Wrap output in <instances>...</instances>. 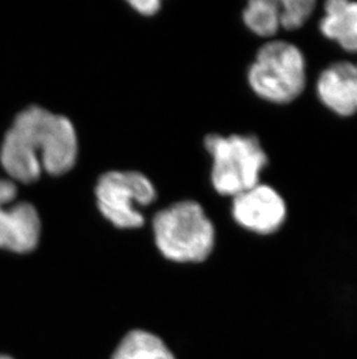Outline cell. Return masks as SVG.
I'll return each instance as SVG.
<instances>
[{
	"mask_svg": "<svg viewBox=\"0 0 357 359\" xmlns=\"http://www.w3.org/2000/svg\"><path fill=\"white\" fill-rule=\"evenodd\" d=\"M78 156L77 133L64 116L31 106L18 114L1 146L0 162L8 176L31 184L42 172L61 176Z\"/></svg>",
	"mask_w": 357,
	"mask_h": 359,
	"instance_id": "cell-1",
	"label": "cell"
},
{
	"mask_svg": "<svg viewBox=\"0 0 357 359\" xmlns=\"http://www.w3.org/2000/svg\"><path fill=\"white\" fill-rule=\"evenodd\" d=\"M247 81L260 99L289 105L303 95L307 81L303 51L289 41L270 40L259 48L247 72Z\"/></svg>",
	"mask_w": 357,
	"mask_h": 359,
	"instance_id": "cell-2",
	"label": "cell"
},
{
	"mask_svg": "<svg viewBox=\"0 0 357 359\" xmlns=\"http://www.w3.org/2000/svg\"><path fill=\"white\" fill-rule=\"evenodd\" d=\"M153 234L159 250L174 262H202L215 247V227L202 206L180 201L155 214Z\"/></svg>",
	"mask_w": 357,
	"mask_h": 359,
	"instance_id": "cell-3",
	"label": "cell"
},
{
	"mask_svg": "<svg viewBox=\"0 0 357 359\" xmlns=\"http://www.w3.org/2000/svg\"><path fill=\"white\" fill-rule=\"evenodd\" d=\"M213 158L211 182L219 194L236 197L260 183L270 160L255 135H208L204 140Z\"/></svg>",
	"mask_w": 357,
	"mask_h": 359,
	"instance_id": "cell-4",
	"label": "cell"
},
{
	"mask_svg": "<svg viewBox=\"0 0 357 359\" xmlns=\"http://www.w3.org/2000/svg\"><path fill=\"white\" fill-rule=\"evenodd\" d=\"M95 197L102 215L115 227H142L144 217L139 207L148 206L157 198L151 180L137 171H109L99 178Z\"/></svg>",
	"mask_w": 357,
	"mask_h": 359,
	"instance_id": "cell-5",
	"label": "cell"
},
{
	"mask_svg": "<svg viewBox=\"0 0 357 359\" xmlns=\"http://www.w3.org/2000/svg\"><path fill=\"white\" fill-rule=\"evenodd\" d=\"M232 217L244 229L270 236L276 234L286 224L288 207L279 191L259 183L233 197Z\"/></svg>",
	"mask_w": 357,
	"mask_h": 359,
	"instance_id": "cell-6",
	"label": "cell"
},
{
	"mask_svg": "<svg viewBox=\"0 0 357 359\" xmlns=\"http://www.w3.org/2000/svg\"><path fill=\"white\" fill-rule=\"evenodd\" d=\"M17 187L0 180V248L14 252H31L41 234L40 215L31 203H15Z\"/></svg>",
	"mask_w": 357,
	"mask_h": 359,
	"instance_id": "cell-7",
	"label": "cell"
},
{
	"mask_svg": "<svg viewBox=\"0 0 357 359\" xmlns=\"http://www.w3.org/2000/svg\"><path fill=\"white\" fill-rule=\"evenodd\" d=\"M319 102L341 118L357 114V63L337 61L323 69L316 81Z\"/></svg>",
	"mask_w": 357,
	"mask_h": 359,
	"instance_id": "cell-8",
	"label": "cell"
},
{
	"mask_svg": "<svg viewBox=\"0 0 357 359\" xmlns=\"http://www.w3.org/2000/svg\"><path fill=\"white\" fill-rule=\"evenodd\" d=\"M319 32L346 53L357 54V1L328 0L323 4Z\"/></svg>",
	"mask_w": 357,
	"mask_h": 359,
	"instance_id": "cell-9",
	"label": "cell"
},
{
	"mask_svg": "<svg viewBox=\"0 0 357 359\" xmlns=\"http://www.w3.org/2000/svg\"><path fill=\"white\" fill-rule=\"evenodd\" d=\"M113 359H176L162 339L143 330L129 332Z\"/></svg>",
	"mask_w": 357,
	"mask_h": 359,
	"instance_id": "cell-10",
	"label": "cell"
},
{
	"mask_svg": "<svg viewBox=\"0 0 357 359\" xmlns=\"http://www.w3.org/2000/svg\"><path fill=\"white\" fill-rule=\"evenodd\" d=\"M243 20L256 36L274 38L281 31L280 0H251L244 8Z\"/></svg>",
	"mask_w": 357,
	"mask_h": 359,
	"instance_id": "cell-11",
	"label": "cell"
},
{
	"mask_svg": "<svg viewBox=\"0 0 357 359\" xmlns=\"http://www.w3.org/2000/svg\"><path fill=\"white\" fill-rule=\"evenodd\" d=\"M316 6L314 0H280L281 29H300L312 17Z\"/></svg>",
	"mask_w": 357,
	"mask_h": 359,
	"instance_id": "cell-12",
	"label": "cell"
},
{
	"mask_svg": "<svg viewBox=\"0 0 357 359\" xmlns=\"http://www.w3.org/2000/svg\"><path fill=\"white\" fill-rule=\"evenodd\" d=\"M129 4L134 7V10L146 17H151L160 8V1L158 0H134Z\"/></svg>",
	"mask_w": 357,
	"mask_h": 359,
	"instance_id": "cell-13",
	"label": "cell"
},
{
	"mask_svg": "<svg viewBox=\"0 0 357 359\" xmlns=\"http://www.w3.org/2000/svg\"><path fill=\"white\" fill-rule=\"evenodd\" d=\"M0 359H12L10 357L7 356H0Z\"/></svg>",
	"mask_w": 357,
	"mask_h": 359,
	"instance_id": "cell-14",
	"label": "cell"
}]
</instances>
